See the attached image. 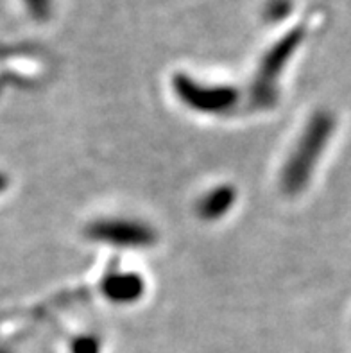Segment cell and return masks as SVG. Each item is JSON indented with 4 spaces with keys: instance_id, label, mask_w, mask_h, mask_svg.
<instances>
[{
    "instance_id": "obj_5",
    "label": "cell",
    "mask_w": 351,
    "mask_h": 353,
    "mask_svg": "<svg viewBox=\"0 0 351 353\" xmlns=\"http://www.w3.org/2000/svg\"><path fill=\"white\" fill-rule=\"evenodd\" d=\"M235 188L221 185L217 188H212L205 197H201V201L197 203V214L205 221L221 219L235 205Z\"/></svg>"
},
{
    "instance_id": "obj_8",
    "label": "cell",
    "mask_w": 351,
    "mask_h": 353,
    "mask_svg": "<svg viewBox=\"0 0 351 353\" xmlns=\"http://www.w3.org/2000/svg\"><path fill=\"white\" fill-rule=\"evenodd\" d=\"M0 353H6V352H0Z\"/></svg>"
},
{
    "instance_id": "obj_1",
    "label": "cell",
    "mask_w": 351,
    "mask_h": 353,
    "mask_svg": "<svg viewBox=\"0 0 351 353\" xmlns=\"http://www.w3.org/2000/svg\"><path fill=\"white\" fill-rule=\"evenodd\" d=\"M332 128H334V122L326 113H317L312 117L307 130L301 134L298 145L294 148V152L281 172V187L285 192L298 194L307 187L317 158L321 157V152L328 142Z\"/></svg>"
},
{
    "instance_id": "obj_3",
    "label": "cell",
    "mask_w": 351,
    "mask_h": 353,
    "mask_svg": "<svg viewBox=\"0 0 351 353\" xmlns=\"http://www.w3.org/2000/svg\"><path fill=\"white\" fill-rule=\"evenodd\" d=\"M86 235L92 241L120 248H146L156 242V233L151 226L129 219L97 221L86 230Z\"/></svg>"
},
{
    "instance_id": "obj_2",
    "label": "cell",
    "mask_w": 351,
    "mask_h": 353,
    "mask_svg": "<svg viewBox=\"0 0 351 353\" xmlns=\"http://www.w3.org/2000/svg\"><path fill=\"white\" fill-rule=\"evenodd\" d=\"M176 95L185 106L194 112L219 115L233 110L239 103V92L230 86H208L199 85L192 77L178 76L174 79Z\"/></svg>"
},
{
    "instance_id": "obj_4",
    "label": "cell",
    "mask_w": 351,
    "mask_h": 353,
    "mask_svg": "<svg viewBox=\"0 0 351 353\" xmlns=\"http://www.w3.org/2000/svg\"><path fill=\"white\" fill-rule=\"evenodd\" d=\"M143 280L134 273H113L104 278L103 292L115 303H133L143 294Z\"/></svg>"
},
{
    "instance_id": "obj_7",
    "label": "cell",
    "mask_w": 351,
    "mask_h": 353,
    "mask_svg": "<svg viewBox=\"0 0 351 353\" xmlns=\"http://www.w3.org/2000/svg\"><path fill=\"white\" fill-rule=\"evenodd\" d=\"M6 187H8V178L0 174V192H2V190H6Z\"/></svg>"
},
{
    "instance_id": "obj_6",
    "label": "cell",
    "mask_w": 351,
    "mask_h": 353,
    "mask_svg": "<svg viewBox=\"0 0 351 353\" xmlns=\"http://www.w3.org/2000/svg\"><path fill=\"white\" fill-rule=\"evenodd\" d=\"M72 353H99V341L92 336H83L74 343Z\"/></svg>"
}]
</instances>
